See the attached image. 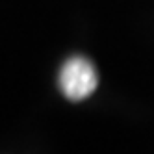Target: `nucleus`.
I'll return each instance as SVG.
<instances>
[{"label":"nucleus","instance_id":"obj_1","mask_svg":"<svg viewBox=\"0 0 154 154\" xmlns=\"http://www.w3.org/2000/svg\"><path fill=\"white\" fill-rule=\"evenodd\" d=\"M97 71L91 61L82 56H74L63 63L60 71V89L72 102L85 100L97 89Z\"/></svg>","mask_w":154,"mask_h":154}]
</instances>
